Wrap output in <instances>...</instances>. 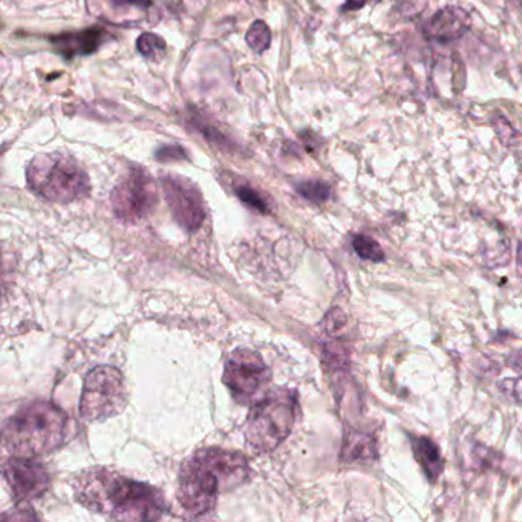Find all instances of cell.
<instances>
[{"mask_svg": "<svg viewBox=\"0 0 522 522\" xmlns=\"http://www.w3.org/2000/svg\"><path fill=\"white\" fill-rule=\"evenodd\" d=\"M246 42L255 52L264 54L272 45V31L266 22L256 21L247 31Z\"/></svg>", "mask_w": 522, "mask_h": 522, "instance_id": "obj_16", "label": "cell"}, {"mask_svg": "<svg viewBox=\"0 0 522 522\" xmlns=\"http://www.w3.org/2000/svg\"><path fill=\"white\" fill-rule=\"evenodd\" d=\"M125 378L117 368L97 367L86 376L80 414L88 422L116 417L126 407Z\"/></svg>", "mask_w": 522, "mask_h": 522, "instance_id": "obj_6", "label": "cell"}, {"mask_svg": "<svg viewBox=\"0 0 522 522\" xmlns=\"http://www.w3.org/2000/svg\"><path fill=\"white\" fill-rule=\"evenodd\" d=\"M343 458L350 462L357 461V460H376V440L363 433L348 435L345 446H343Z\"/></svg>", "mask_w": 522, "mask_h": 522, "instance_id": "obj_14", "label": "cell"}, {"mask_svg": "<svg viewBox=\"0 0 522 522\" xmlns=\"http://www.w3.org/2000/svg\"><path fill=\"white\" fill-rule=\"evenodd\" d=\"M508 367L522 376V351H517L508 359Z\"/></svg>", "mask_w": 522, "mask_h": 522, "instance_id": "obj_24", "label": "cell"}, {"mask_svg": "<svg viewBox=\"0 0 522 522\" xmlns=\"http://www.w3.org/2000/svg\"><path fill=\"white\" fill-rule=\"evenodd\" d=\"M296 417V394L290 389H275L251 409L247 442L257 452H270L290 435Z\"/></svg>", "mask_w": 522, "mask_h": 522, "instance_id": "obj_5", "label": "cell"}, {"mask_svg": "<svg viewBox=\"0 0 522 522\" xmlns=\"http://www.w3.org/2000/svg\"><path fill=\"white\" fill-rule=\"evenodd\" d=\"M345 323H347V316H345V314H343L340 310H332V312H328V332L336 334L337 331H340L341 328L345 327Z\"/></svg>", "mask_w": 522, "mask_h": 522, "instance_id": "obj_21", "label": "cell"}, {"mask_svg": "<svg viewBox=\"0 0 522 522\" xmlns=\"http://www.w3.org/2000/svg\"><path fill=\"white\" fill-rule=\"evenodd\" d=\"M158 202V191L149 172L132 169L112 191V210L125 222H138L151 215Z\"/></svg>", "mask_w": 522, "mask_h": 522, "instance_id": "obj_7", "label": "cell"}, {"mask_svg": "<svg viewBox=\"0 0 522 522\" xmlns=\"http://www.w3.org/2000/svg\"><path fill=\"white\" fill-rule=\"evenodd\" d=\"M158 160H182L186 158V151L182 146H164L156 151Z\"/></svg>", "mask_w": 522, "mask_h": 522, "instance_id": "obj_22", "label": "cell"}, {"mask_svg": "<svg viewBox=\"0 0 522 522\" xmlns=\"http://www.w3.org/2000/svg\"><path fill=\"white\" fill-rule=\"evenodd\" d=\"M31 191L51 202L70 204L89 195V176L74 158L54 152L34 156L26 169Z\"/></svg>", "mask_w": 522, "mask_h": 522, "instance_id": "obj_4", "label": "cell"}, {"mask_svg": "<svg viewBox=\"0 0 522 522\" xmlns=\"http://www.w3.org/2000/svg\"><path fill=\"white\" fill-rule=\"evenodd\" d=\"M247 475L248 462L241 453L202 449L182 464L178 499L191 517H204L215 508L219 493L241 486Z\"/></svg>", "mask_w": 522, "mask_h": 522, "instance_id": "obj_2", "label": "cell"}, {"mask_svg": "<svg viewBox=\"0 0 522 522\" xmlns=\"http://www.w3.org/2000/svg\"><path fill=\"white\" fill-rule=\"evenodd\" d=\"M472 28V19L460 6L451 5L437 11L427 21L424 35L438 43H449L461 39Z\"/></svg>", "mask_w": 522, "mask_h": 522, "instance_id": "obj_11", "label": "cell"}, {"mask_svg": "<svg viewBox=\"0 0 522 522\" xmlns=\"http://www.w3.org/2000/svg\"><path fill=\"white\" fill-rule=\"evenodd\" d=\"M268 368L257 352L238 350L233 352L224 368V383L231 396L239 403H248L257 391L268 382Z\"/></svg>", "mask_w": 522, "mask_h": 522, "instance_id": "obj_8", "label": "cell"}, {"mask_svg": "<svg viewBox=\"0 0 522 522\" xmlns=\"http://www.w3.org/2000/svg\"><path fill=\"white\" fill-rule=\"evenodd\" d=\"M498 387L506 397L522 403V376L517 377V378H506Z\"/></svg>", "mask_w": 522, "mask_h": 522, "instance_id": "obj_20", "label": "cell"}, {"mask_svg": "<svg viewBox=\"0 0 522 522\" xmlns=\"http://www.w3.org/2000/svg\"><path fill=\"white\" fill-rule=\"evenodd\" d=\"M136 50L141 56L146 57L152 61H160L166 56V42L160 35L154 33H143L136 41Z\"/></svg>", "mask_w": 522, "mask_h": 522, "instance_id": "obj_15", "label": "cell"}, {"mask_svg": "<svg viewBox=\"0 0 522 522\" xmlns=\"http://www.w3.org/2000/svg\"><path fill=\"white\" fill-rule=\"evenodd\" d=\"M368 0H345V5L341 6V11H357L367 5Z\"/></svg>", "mask_w": 522, "mask_h": 522, "instance_id": "obj_25", "label": "cell"}, {"mask_svg": "<svg viewBox=\"0 0 522 522\" xmlns=\"http://www.w3.org/2000/svg\"><path fill=\"white\" fill-rule=\"evenodd\" d=\"M412 449L429 481H437L444 469V460L437 444L427 437H411Z\"/></svg>", "mask_w": 522, "mask_h": 522, "instance_id": "obj_13", "label": "cell"}, {"mask_svg": "<svg viewBox=\"0 0 522 522\" xmlns=\"http://www.w3.org/2000/svg\"><path fill=\"white\" fill-rule=\"evenodd\" d=\"M74 493L85 508L111 519L156 521L167 512L160 490L105 467H96L77 477Z\"/></svg>", "mask_w": 522, "mask_h": 522, "instance_id": "obj_1", "label": "cell"}, {"mask_svg": "<svg viewBox=\"0 0 522 522\" xmlns=\"http://www.w3.org/2000/svg\"><path fill=\"white\" fill-rule=\"evenodd\" d=\"M68 417L56 405L33 402L11 415L4 424V443L14 457H42L65 442Z\"/></svg>", "mask_w": 522, "mask_h": 522, "instance_id": "obj_3", "label": "cell"}, {"mask_svg": "<svg viewBox=\"0 0 522 522\" xmlns=\"http://www.w3.org/2000/svg\"><path fill=\"white\" fill-rule=\"evenodd\" d=\"M299 195L314 204H323L331 198V187L323 182H303L296 184Z\"/></svg>", "mask_w": 522, "mask_h": 522, "instance_id": "obj_18", "label": "cell"}, {"mask_svg": "<svg viewBox=\"0 0 522 522\" xmlns=\"http://www.w3.org/2000/svg\"><path fill=\"white\" fill-rule=\"evenodd\" d=\"M352 247L356 250L359 257H362L365 261L383 262L385 261V253L378 242L374 241L372 238L367 235H357L352 239Z\"/></svg>", "mask_w": 522, "mask_h": 522, "instance_id": "obj_17", "label": "cell"}, {"mask_svg": "<svg viewBox=\"0 0 522 522\" xmlns=\"http://www.w3.org/2000/svg\"><path fill=\"white\" fill-rule=\"evenodd\" d=\"M237 195L242 202H246L247 206L253 207L255 210L262 211V213L268 211L266 200L255 189L248 186L237 187Z\"/></svg>", "mask_w": 522, "mask_h": 522, "instance_id": "obj_19", "label": "cell"}, {"mask_svg": "<svg viewBox=\"0 0 522 522\" xmlns=\"http://www.w3.org/2000/svg\"><path fill=\"white\" fill-rule=\"evenodd\" d=\"M161 187L175 221L187 231L198 230L206 219L200 189L191 180L176 175L163 176Z\"/></svg>", "mask_w": 522, "mask_h": 522, "instance_id": "obj_9", "label": "cell"}, {"mask_svg": "<svg viewBox=\"0 0 522 522\" xmlns=\"http://www.w3.org/2000/svg\"><path fill=\"white\" fill-rule=\"evenodd\" d=\"M116 6H136L146 10L152 5V0H112Z\"/></svg>", "mask_w": 522, "mask_h": 522, "instance_id": "obj_23", "label": "cell"}, {"mask_svg": "<svg viewBox=\"0 0 522 522\" xmlns=\"http://www.w3.org/2000/svg\"><path fill=\"white\" fill-rule=\"evenodd\" d=\"M4 477L17 501L35 499L50 486L45 467L31 461V458H11L4 467Z\"/></svg>", "mask_w": 522, "mask_h": 522, "instance_id": "obj_10", "label": "cell"}, {"mask_svg": "<svg viewBox=\"0 0 522 522\" xmlns=\"http://www.w3.org/2000/svg\"><path fill=\"white\" fill-rule=\"evenodd\" d=\"M107 34L101 28H88V30L65 33V34L51 37V43L57 52L66 59L94 54L105 42Z\"/></svg>", "mask_w": 522, "mask_h": 522, "instance_id": "obj_12", "label": "cell"}]
</instances>
